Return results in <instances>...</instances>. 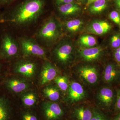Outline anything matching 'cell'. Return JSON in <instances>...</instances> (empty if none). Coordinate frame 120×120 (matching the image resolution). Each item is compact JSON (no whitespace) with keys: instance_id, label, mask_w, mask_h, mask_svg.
<instances>
[{"instance_id":"cell-1","label":"cell","mask_w":120,"mask_h":120,"mask_svg":"<svg viewBox=\"0 0 120 120\" xmlns=\"http://www.w3.org/2000/svg\"><path fill=\"white\" fill-rule=\"evenodd\" d=\"M45 5V0H24L6 15H2V23L17 27L30 26L40 17Z\"/></svg>"},{"instance_id":"cell-2","label":"cell","mask_w":120,"mask_h":120,"mask_svg":"<svg viewBox=\"0 0 120 120\" xmlns=\"http://www.w3.org/2000/svg\"><path fill=\"white\" fill-rule=\"evenodd\" d=\"M62 34L61 26L54 18L47 20L37 32V37L45 45H49L60 38Z\"/></svg>"},{"instance_id":"cell-3","label":"cell","mask_w":120,"mask_h":120,"mask_svg":"<svg viewBox=\"0 0 120 120\" xmlns=\"http://www.w3.org/2000/svg\"><path fill=\"white\" fill-rule=\"evenodd\" d=\"M19 50L18 42L12 34L7 30L3 31L0 45V61L7 62L16 58Z\"/></svg>"},{"instance_id":"cell-4","label":"cell","mask_w":120,"mask_h":120,"mask_svg":"<svg viewBox=\"0 0 120 120\" xmlns=\"http://www.w3.org/2000/svg\"><path fill=\"white\" fill-rule=\"evenodd\" d=\"M20 49L25 57H36L46 60V53L44 48L39 45L34 39L22 38L20 40Z\"/></svg>"},{"instance_id":"cell-5","label":"cell","mask_w":120,"mask_h":120,"mask_svg":"<svg viewBox=\"0 0 120 120\" xmlns=\"http://www.w3.org/2000/svg\"><path fill=\"white\" fill-rule=\"evenodd\" d=\"M1 86L12 94L23 93L28 90L30 84L27 79L8 74Z\"/></svg>"},{"instance_id":"cell-6","label":"cell","mask_w":120,"mask_h":120,"mask_svg":"<svg viewBox=\"0 0 120 120\" xmlns=\"http://www.w3.org/2000/svg\"><path fill=\"white\" fill-rule=\"evenodd\" d=\"M36 62L29 60L17 61L11 66V71L13 74L19 75L26 79H31L35 76L38 70Z\"/></svg>"},{"instance_id":"cell-7","label":"cell","mask_w":120,"mask_h":120,"mask_svg":"<svg viewBox=\"0 0 120 120\" xmlns=\"http://www.w3.org/2000/svg\"><path fill=\"white\" fill-rule=\"evenodd\" d=\"M73 51L72 44L66 40L61 41L57 45L54 50V54L58 62L67 64L71 59Z\"/></svg>"},{"instance_id":"cell-8","label":"cell","mask_w":120,"mask_h":120,"mask_svg":"<svg viewBox=\"0 0 120 120\" xmlns=\"http://www.w3.org/2000/svg\"><path fill=\"white\" fill-rule=\"evenodd\" d=\"M0 90V120H12L13 108L8 91L1 86Z\"/></svg>"},{"instance_id":"cell-9","label":"cell","mask_w":120,"mask_h":120,"mask_svg":"<svg viewBox=\"0 0 120 120\" xmlns=\"http://www.w3.org/2000/svg\"><path fill=\"white\" fill-rule=\"evenodd\" d=\"M42 110L46 120H59L64 114V110L60 105L53 102H43Z\"/></svg>"},{"instance_id":"cell-10","label":"cell","mask_w":120,"mask_h":120,"mask_svg":"<svg viewBox=\"0 0 120 120\" xmlns=\"http://www.w3.org/2000/svg\"><path fill=\"white\" fill-rule=\"evenodd\" d=\"M116 88L110 87H103L99 91L98 95L99 100L104 107L109 109L114 107L116 99Z\"/></svg>"},{"instance_id":"cell-11","label":"cell","mask_w":120,"mask_h":120,"mask_svg":"<svg viewBox=\"0 0 120 120\" xmlns=\"http://www.w3.org/2000/svg\"><path fill=\"white\" fill-rule=\"evenodd\" d=\"M57 74L58 71L56 67L50 62L46 61L41 68L39 83L42 86L47 84L54 80Z\"/></svg>"},{"instance_id":"cell-12","label":"cell","mask_w":120,"mask_h":120,"mask_svg":"<svg viewBox=\"0 0 120 120\" xmlns=\"http://www.w3.org/2000/svg\"><path fill=\"white\" fill-rule=\"evenodd\" d=\"M103 79L109 85L120 84V68L113 63L108 64L105 68Z\"/></svg>"},{"instance_id":"cell-13","label":"cell","mask_w":120,"mask_h":120,"mask_svg":"<svg viewBox=\"0 0 120 120\" xmlns=\"http://www.w3.org/2000/svg\"><path fill=\"white\" fill-rule=\"evenodd\" d=\"M111 26L108 22L102 20H96L92 22L87 27L88 32L97 35H102L109 32Z\"/></svg>"},{"instance_id":"cell-14","label":"cell","mask_w":120,"mask_h":120,"mask_svg":"<svg viewBox=\"0 0 120 120\" xmlns=\"http://www.w3.org/2000/svg\"><path fill=\"white\" fill-rule=\"evenodd\" d=\"M79 52L80 56L83 60L91 62L100 58L103 53V49L101 47H94L81 49Z\"/></svg>"},{"instance_id":"cell-15","label":"cell","mask_w":120,"mask_h":120,"mask_svg":"<svg viewBox=\"0 0 120 120\" xmlns=\"http://www.w3.org/2000/svg\"><path fill=\"white\" fill-rule=\"evenodd\" d=\"M85 97V92L82 85L76 82H72L68 88V97L72 102H77Z\"/></svg>"},{"instance_id":"cell-16","label":"cell","mask_w":120,"mask_h":120,"mask_svg":"<svg viewBox=\"0 0 120 120\" xmlns=\"http://www.w3.org/2000/svg\"><path fill=\"white\" fill-rule=\"evenodd\" d=\"M79 75L89 83L94 84L98 81V72L94 67L83 66L79 69Z\"/></svg>"},{"instance_id":"cell-17","label":"cell","mask_w":120,"mask_h":120,"mask_svg":"<svg viewBox=\"0 0 120 120\" xmlns=\"http://www.w3.org/2000/svg\"><path fill=\"white\" fill-rule=\"evenodd\" d=\"M92 116V109L84 106L75 108L72 114L74 120H91Z\"/></svg>"},{"instance_id":"cell-18","label":"cell","mask_w":120,"mask_h":120,"mask_svg":"<svg viewBox=\"0 0 120 120\" xmlns=\"http://www.w3.org/2000/svg\"><path fill=\"white\" fill-rule=\"evenodd\" d=\"M81 10V8L79 5L73 2L58 7L59 12L64 16H70L75 15L79 12Z\"/></svg>"},{"instance_id":"cell-19","label":"cell","mask_w":120,"mask_h":120,"mask_svg":"<svg viewBox=\"0 0 120 120\" xmlns=\"http://www.w3.org/2000/svg\"><path fill=\"white\" fill-rule=\"evenodd\" d=\"M83 25V21L78 19L66 21L63 24L65 30L71 33H75L79 31L82 28Z\"/></svg>"},{"instance_id":"cell-20","label":"cell","mask_w":120,"mask_h":120,"mask_svg":"<svg viewBox=\"0 0 120 120\" xmlns=\"http://www.w3.org/2000/svg\"><path fill=\"white\" fill-rule=\"evenodd\" d=\"M43 93L45 98L52 101H57L60 98V91L55 86H47L43 89Z\"/></svg>"},{"instance_id":"cell-21","label":"cell","mask_w":120,"mask_h":120,"mask_svg":"<svg viewBox=\"0 0 120 120\" xmlns=\"http://www.w3.org/2000/svg\"><path fill=\"white\" fill-rule=\"evenodd\" d=\"M38 98L35 93L30 91L24 92L21 97L23 104L26 107H31L37 102Z\"/></svg>"},{"instance_id":"cell-22","label":"cell","mask_w":120,"mask_h":120,"mask_svg":"<svg viewBox=\"0 0 120 120\" xmlns=\"http://www.w3.org/2000/svg\"><path fill=\"white\" fill-rule=\"evenodd\" d=\"M107 4L106 0H97L91 4L89 11L92 14H99L105 10Z\"/></svg>"},{"instance_id":"cell-23","label":"cell","mask_w":120,"mask_h":120,"mask_svg":"<svg viewBox=\"0 0 120 120\" xmlns=\"http://www.w3.org/2000/svg\"><path fill=\"white\" fill-rule=\"evenodd\" d=\"M80 45L86 48L94 47L97 44V41L94 37L89 35H85L80 38L79 41Z\"/></svg>"},{"instance_id":"cell-24","label":"cell","mask_w":120,"mask_h":120,"mask_svg":"<svg viewBox=\"0 0 120 120\" xmlns=\"http://www.w3.org/2000/svg\"><path fill=\"white\" fill-rule=\"evenodd\" d=\"M54 80L58 87L61 90L65 91L68 89V80L66 76L61 75L57 76Z\"/></svg>"},{"instance_id":"cell-25","label":"cell","mask_w":120,"mask_h":120,"mask_svg":"<svg viewBox=\"0 0 120 120\" xmlns=\"http://www.w3.org/2000/svg\"><path fill=\"white\" fill-rule=\"evenodd\" d=\"M92 116L91 120H109L107 116L104 113L96 108H93Z\"/></svg>"},{"instance_id":"cell-26","label":"cell","mask_w":120,"mask_h":120,"mask_svg":"<svg viewBox=\"0 0 120 120\" xmlns=\"http://www.w3.org/2000/svg\"><path fill=\"white\" fill-rule=\"evenodd\" d=\"M116 99L114 110L116 113L120 112V88H116Z\"/></svg>"},{"instance_id":"cell-27","label":"cell","mask_w":120,"mask_h":120,"mask_svg":"<svg viewBox=\"0 0 120 120\" xmlns=\"http://www.w3.org/2000/svg\"><path fill=\"white\" fill-rule=\"evenodd\" d=\"M5 63L6 62L0 61V86L8 74L6 72V68L5 65Z\"/></svg>"},{"instance_id":"cell-28","label":"cell","mask_w":120,"mask_h":120,"mask_svg":"<svg viewBox=\"0 0 120 120\" xmlns=\"http://www.w3.org/2000/svg\"><path fill=\"white\" fill-rule=\"evenodd\" d=\"M22 120H38L36 116L31 112H24L22 114Z\"/></svg>"},{"instance_id":"cell-29","label":"cell","mask_w":120,"mask_h":120,"mask_svg":"<svg viewBox=\"0 0 120 120\" xmlns=\"http://www.w3.org/2000/svg\"><path fill=\"white\" fill-rule=\"evenodd\" d=\"M111 43L112 47L117 48L120 46V37L118 35H115L112 37Z\"/></svg>"},{"instance_id":"cell-30","label":"cell","mask_w":120,"mask_h":120,"mask_svg":"<svg viewBox=\"0 0 120 120\" xmlns=\"http://www.w3.org/2000/svg\"><path fill=\"white\" fill-rule=\"evenodd\" d=\"M109 17L113 22L117 24H120V17L118 12L116 11H112L109 15Z\"/></svg>"},{"instance_id":"cell-31","label":"cell","mask_w":120,"mask_h":120,"mask_svg":"<svg viewBox=\"0 0 120 120\" xmlns=\"http://www.w3.org/2000/svg\"><path fill=\"white\" fill-rule=\"evenodd\" d=\"M115 60L120 65V46L117 48L114 53Z\"/></svg>"},{"instance_id":"cell-32","label":"cell","mask_w":120,"mask_h":120,"mask_svg":"<svg viewBox=\"0 0 120 120\" xmlns=\"http://www.w3.org/2000/svg\"><path fill=\"white\" fill-rule=\"evenodd\" d=\"M73 0H56V4L58 6L73 2Z\"/></svg>"},{"instance_id":"cell-33","label":"cell","mask_w":120,"mask_h":120,"mask_svg":"<svg viewBox=\"0 0 120 120\" xmlns=\"http://www.w3.org/2000/svg\"><path fill=\"white\" fill-rule=\"evenodd\" d=\"M14 0H0V6H6L13 2Z\"/></svg>"},{"instance_id":"cell-34","label":"cell","mask_w":120,"mask_h":120,"mask_svg":"<svg viewBox=\"0 0 120 120\" xmlns=\"http://www.w3.org/2000/svg\"><path fill=\"white\" fill-rule=\"evenodd\" d=\"M113 120H120V112L117 113Z\"/></svg>"},{"instance_id":"cell-35","label":"cell","mask_w":120,"mask_h":120,"mask_svg":"<svg viewBox=\"0 0 120 120\" xmlns=\"http://www.w3.org/2000/svg\"><path fill=\"white\" fill-rule=\"evenodd\" d=\"M97 0H88L87 3L86 4V6H88L91 4H92V3H94V1Z\"/></svg>"},{"instance_id":"cell-36","label":"cell","mask_w":120,"mask_h":120,"mask_svg":"<svg viewBox=\"0 0 120 120\" xmlns=\"http://www.w3.org/2000/svg\"><path fill=\"white\" fill-rule=\"evenodd\" d=\"M116 4L120 8V0H115Z\"/></svg>"},{"instance_id":"cell-37","label":"cell","mask_w":120,"mask_h":120,"mask_svg":"<svg viewBox=\"0 0 120 120\" xmlns=\"http://www.w3.org/2000/svg\"><path fill=\"white\" fill-rule=\"evenodd\" d=\"M2 23V15L0 13V23Z\"/></svg>"},{"instance_id":"cell-38","label":"cell","mask_w":120,"mask_h":120,"mask_svg":"<svg viewBox=\"0 0 120 120\" xmlns=\"http://www.w3.org/2000/svg\"><path fill=\"white\" fill-rule=\"evenodd\" d=\"M0 32H1V31L0 30V45L1 40V35H2V31L1 33Z\"/></svg>"},{"instance_id":"cell-39","label":"cell","mask_w":120,"mask_h":120,"mask_svg":"<svg viewBox=\"0 0 120 120\" xmlns=\"http://www.w3.org/2000/svg\"><path fill=\"white\" fill-rule=\"evenodd\" d=\"M79 0L80 1H84V0Z\"/></svg>"},{"instance_id":"cell-40","label":"cell","mask_w":120,"mask_h":120,"mask_svg":"<svg viewBox=\"0 0 120 120\" xmlns=\"http://www.w3.org/2000/svg\"></svg>"}]
</instances>
